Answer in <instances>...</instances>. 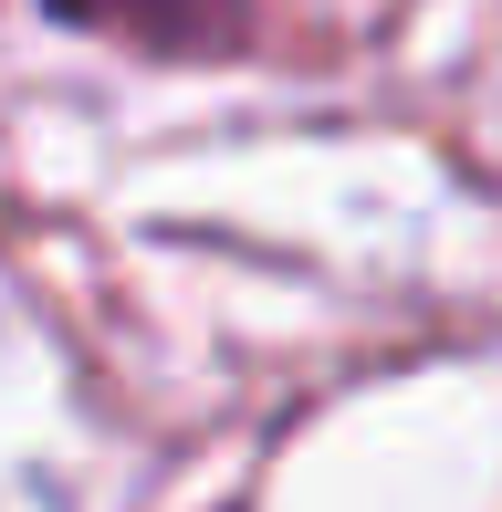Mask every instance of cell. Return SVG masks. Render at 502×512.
Listing matches in <instances>:
<instances>
[{"mask_svg":"<svg viewBox=\"0 0 502 512\" xmlns=\"http://www.w3.org/2000/svg\"><path fill=\"white\" fill-rule=\"evenodd\" d=\"M42 11L84 21V32H126V42H147V53H231L251 32L241 0H42Z\"/></svg>","mask_w":502,"mask_h":512,"instance_id":"6da1fadb","label":"cell"}]
</instances>
